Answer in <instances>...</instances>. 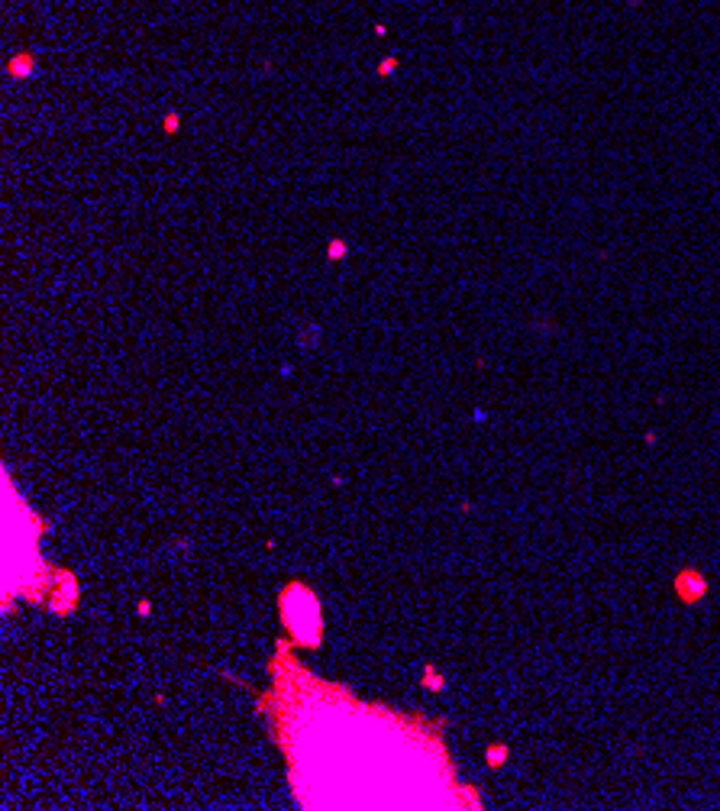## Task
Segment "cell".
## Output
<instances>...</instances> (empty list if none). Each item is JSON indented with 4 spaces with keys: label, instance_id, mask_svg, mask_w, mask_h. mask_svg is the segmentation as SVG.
Returning <instances> with one entry per match:
<instances>
[{
    "label": "cell",
    "instance_id": "277c9868",
    "mask_svg": "<svg viewBox=\"0 0 720 811\" xmlns=\"http://www.w3.org/2000/svg\"><path fill=\"white\" fill-rule=\"evenodd\" d=\"M643 440H646V446H653V443H656V440H659V433H656V430H649V433H646V437H643Z\"/></svg>",
    "mask_w": 720,
    "mask_h": 811
},
{
    "label": "cell",
    "instance_id": "7a4b0ae2",
    "mask_svg": "<svg viewBox=\"0 0 720 811\" xmlns=\"http://www.w3.org/2000/svg\"><path fill=\"white\" fill-rule=\"evenodd\" d=\"M508 757H510V750L504 747V744H491V747H488V757H485V759H488V766L498 769V766H504V763H508Z\"/></svg>",
    "mask_w": 720,
    "mask_h": 811
},
{
    "label": "cell",
    "instance_id": "3957f363",
    "mask_svg": "<svg viewBox=\"0 0 720 811\" xmlns=\"http://www.w3.org/2000/svg\"><path fill=\"white\" fill-rule=\"evenodd\" d=\"M424 685H426V689H436V692H439V689L446 685V679L436 673L433 666H426V669H424Z\"/></svg>",
    "mask_w": 720,
    "mask_h": 811
},
{
    "label": "cell",
    "instance_id": "6da1fadb",
    "mask_svg": "<svg viewBox=\"0 0 720 811\" xmlns=\"http://www.w3.org/2000/svg\"><path fill=\"white\" fill-rule=\"evenodd\" d=\"M675 592L685 605H698L701 598L708 595V578L701 569H681L675 576Z\"/></svg>",
    "mask_w": 720,
    "mask_h": 811
}]
</instances>
